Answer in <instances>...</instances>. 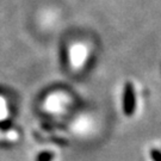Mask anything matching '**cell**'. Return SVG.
<instances>
[{
	"label": "cell",
	"instance_id": "1",
	"mask_svg": "<svg viewBox=\"0 0 161 161\" xmlns=\"http://www.w3.org/2000/svg\"><path fill=\"white\" fill-rule=\"evenodd\" d=\"M135 108V96H134V88L131 84H128L125 90V99H124V110L127 115H131Z\"/></svg>",
	"mask_w": 161,
	"mask_h": 161
},
{
	"label": "cell",
	"instance_id": "2",
	"mask_svg": "<svg viewBox=\"0 0 161 161\" xmlns=\"http://www.w3.org/2000/svg\"><path fill=\"white\" fill-rule=\"evenodd\" d=\"M152 156H153L156 161H161V154L158 152V150H155V149L152 150Z\"/></svg>",
	"mask_w": 161,
	"mask_h": 161
}]
</instances>
